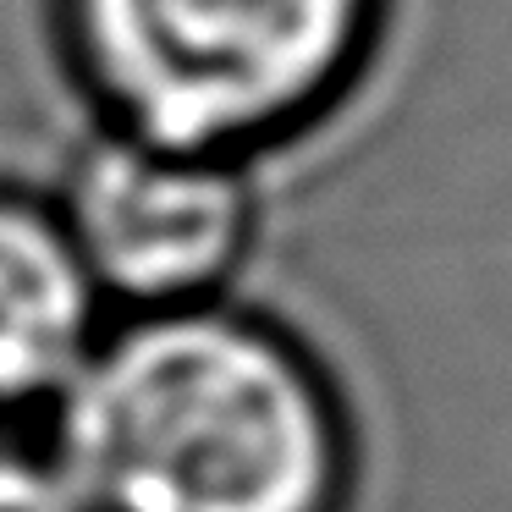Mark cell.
Returning a JSON list of instances; mask_svg holds the SVG:
<instances>
[{
	"label": "cell",
	"instance_id": "obj_5",
	"mask_svg": "<svg viewBox=\"0 0 512 512\" xmlns=\"http://www.w3.org/2000/svg\"><path fill=\"white\" fill-rule=\"evenodd\" d=\"M0 512H89L61 468L28 463V457H0Z\"/></svg>",
	"mask_w": 512,
	"mask_h": 512
},
{
	"label": "cell",
	"instance_id": "obj_3",
	"mask_svg": "<svg viewBox=\"0 0 512 512\" xmlns=\"http://www.w3.org/2000/svg\"><path fill=\"white\" fill-rule=\"evenodd\" d=\"M243 243V188L210 155L166 144H105L72 182V248L127 298L199 292Z\"/></svg>",
	"mask_w": 512,
	"mask_h": 512
},
{
	"label": "cell",
	"instance_id": "obj_1",
	"mask_svg": "<svg viewBox=\"0 0 512 512\" xmlns=\"http://www.w3.org/2000/svg\"><path fill=\"white\" fill-rule=\"evenodd\" d=\"M89 512H331L342 446L309 369L210 314L127 331L67 380Z\"/></svg>",
	"mask_w": 512,
	"mask_h": 512
},
{
	"label": "cell",
	"instance_id": "obj_2",
	"mask_svg": "<svg viewBox=\"0 0 512 512\" xmlns=\"http://www.w3.org/2000/svg\"><path fill=\"white\" fill-rule=\"evenodd\" d=\"M72 17L100 89L149 144L215 155L342 78L369 0H72Z\"/></svg>",
	"mask_w": 512,
	"mask_h": 512
},
{
	"label": "cell",
	"instance_id": "obj_4",
	"mask_svg": "<svg viewBox=\"0 0 512 512\" xmlns=\"http://www.w3.org/2000/svg\"><path fill=\"white\" fill-rule=\"evenodd\" d=\"M89 347V270L72 237L0 204V402L67 386Z\"/></svg>",
	"mask_w": 512,
	"mask_h": 512
}]
</instances>
